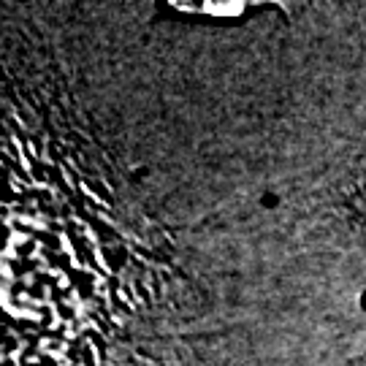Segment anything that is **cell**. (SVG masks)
<instances>
[{
	"mask_svg": "<svg viewBox=\"0 0 366 366\" xmlns=\"http://www.w3.org/2000/svg\"><path fill=\"white\" fill-rule=\"evenodd\" d=\"M353 198H355V207H358V212H361V214L366 217V157H364V163H361V171H358V177H355Z\"/></svg>",
	"mask_w": 366,
	"mask_h": 366,
	"instance_id": "obj_1",
	"label": "cell"
}]
</instances>
